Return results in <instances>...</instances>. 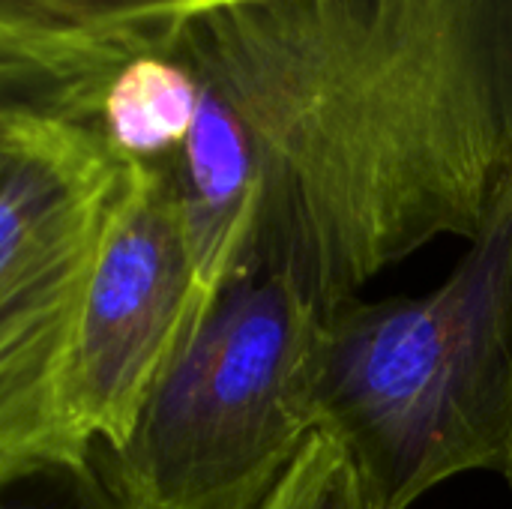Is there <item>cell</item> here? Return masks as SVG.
Returning a JSON list of instances; mask_svg holds the SVG:
<instances>
[{
  "label": "cell",
  "instance_id": "3957f363",
  "mask_svg": "<svg viewBox=\"0 0 512 509\" xmlns=\"http://www.w3.org/2000/svg\"><path fill=\"white\" fill-rule=\"evenodd\" d=\"M324 312L264 264L234 273L111 453L144 509H249L318 432Z\"/></svg>",
  "mask_w": 512,
  "mask_h": 509
},
{
  "label": "cell",
  "instance_id": "ba28073f",
  "mask_svg": "<svg viewBox=\"0 0 512 509\" xmlns=\"http://www.w3.org/2000/svg\"><path fill=\"white\" fill-rule=\"evenodd\" d=\"M246 0H0V27L45 42L156 51L183 21Z\"/></svg>",
  "mask_w": 512,
  "mask_h": 509
},
{
  "label": "cell",
  "instance_id": "277c9868",
  "mask_svg": "<svg viewBox=\"0 0 512 509\" xmlns=\"http://www.w3.org/2000/svg\"><path fill=\"white\" fill-rule=\"evenodd\" d=\"M123 159L99 126L24 123L0 165V489L90 465L72 405L84 285Z\"/></svg>",
  "mask_w": 512,
  "mask_h": 509
},
{
  "label": "cell",
  "instance_id": "7a4b0ae2",
  "mask_svg": "<svg viewBox=\"0 0 512 509\" xmlns=\"http://www.w3.org/2000/svg\"><path fill=\"white\" fill-rule=\"evenodd\" d=\"M318 429L384 509L477 471L512 486V201L429 294L324 312Z\"/></svg>",
  "mask_w": 512,
  "mask_h": 509
},
{
  "label": "cell",
  "instance_id": "52a82bcc",
  "mask_svg": "<svg viewBox=\"0 0 512 509\" xmlns=\"http://www.w3.org/2000/svg\"><path fill=\"white\" fill-rule=\"evenodd\" d=\"M195 111V75L180 60L147 51L117 69L96 126L120 159L165 162L186 141Z\"/></svg>",
  "mask_w": 512,
  "mask_h": 509
},
{
  "label": "cell",
  "instance_id": "5b68a950",
  "mask_svg": "<svg viewBox=\"0 0 512 509\" xmlns=\"http://www.w3.org/2000/svg\"><path fill=\"white\" fill-rule=\"evenodd\" d=\"M165 162L123 159L90 261L72 405L90 444L117 453L213 300Z\"/></svg>",
  "mask_w": 512,
  "mask_h": 509
},
{
  "label": "cell",
  "instance_id": "30bf717a",
  "mask_svg": "<svg viewBox=\"0 0 512 509\" xmlns=\"http://www.w3.org/2000/svg\"><path fill=\"white\" fill-rule=\"evenodd\" d=\"M0 509H144L123 486L111 450L84 468L48 471L0 489Z\"/></svg>",
  "mask_w": 512,
  "mask_h": 509
},
{
  "label": "cell",
  "instance_id": "8992f818",
  "mask_svg": "<svg viewBox=\"0 0 512 509\" xmlns=\"http://www.w3.org/2000/svg\"><path fill=\"white\" fill-rule=\"evenodd\" d=\"M135 54L45 42L0 27V129L24 123L96 126L105 90Z\"/></svg>",
  "mask_w": 512,
  "mask_h": 509
},
{
  "label": "cell",
  "instance_id": "6da1fadb",
  "mask_svg": "<svg viewBox=\"0 0 512 509\" xmlns=\"http://www.w3.org/2000/svg\"><path fill=\"white\" fill-rule=\"evenodd\" d=\"M240 126L255 261L333 309L512 201V0H246L156 48Z\"/></svg>",
  "mask_w": 512,
  "mask_h": 509
},
{
  "label": "cell",
  "instance_id": "8fae6325",
  "mask_svg": "<svg viewBox=\"0 0 512 509\" xmlns=\"http://www.w3.org/2000/svg\"><path fill=\"white\" fill-rule=\"evenodd\" d=\"M18 126H9V129H0V165H3V159H6V153H9V144H12V132H15Z\"/></svg>",
  "mask_w": 512,
  "mask_h": 509
},
{
  "label": "cell",
  "instance_id": "9c48e42d",
  "mask_svg": "<svg viewBox=\"0 0 512 509\" xmlns=\"http://www.w3.org/2000/svg\"><path fill=\"white\" fill-rule=\"evenodd\" d=\"M249 509H384L345 447L315 432L273 489Z\"/></svg>",
  "mask_w": 512,
  "mask_h": 509
}]
</instances>
